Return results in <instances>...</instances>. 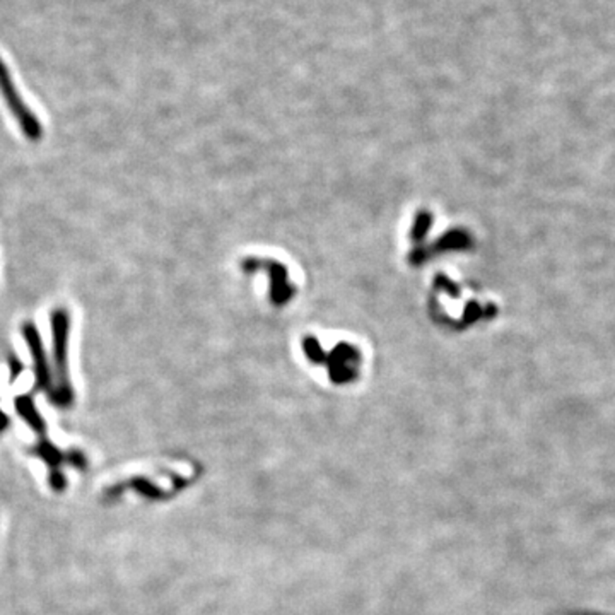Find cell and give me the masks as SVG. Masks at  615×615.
I'll list each match as a JSON object with an SVG mask.
<instances>
[{"instance_id": "1", "label": "cell", "mask_w": 615, "mask_h": 615, "mask_svg": "<svg viewBox=\"0 0 615 615\" xmlns=\"http://www.w3.org/2000/svg\"><path fill=\"white\" fill-rule=\"evenodd\" d=\"M69 315L65 310H55L52 313L53 328V362H55V388L52 400L57 406H69L72 402L69 374H67V347H69Z\"/></svg>"}, {"instance_id": "2", "label": "cell", "mask_w": 615, "mask_h": 615, "mask_svg": "<svg viewBox=\"0 0 615 615\" xmlns=\"http://www.w3.org/2000/svg\"><path fill=\"white\" fill-rule=\"evenodd\" d=\"M0 91H2L4 99H6L7 107L11 108L12 115L18 118L19 127L24 132V136H26L29 141H40L43 129H41L38 118L33 115L26 104L23 103L14 82H12L9 70H7V67L2 60H0Z\"/></svg>"}, {"instance_id": "3", "label": "cell", "mask_w": 615, "mask_h": 615, "mask_svg": "<svg viewBox=\"0 0 615 615\" xmlns=\"http://www.w3.org/2000/svg\"><path fill=\"white\" fill-rule=\"evenodd\" d=\"M23 335H24V339H26L29 351H31V354H33V361H35V373H36L38 388H45V386L50 383V373H48V366H46L43 345H41V340H40V335H38L36 327L33 325L31 322L24 323Z\"/></svg>"}, {"instance_id": "4", "label": "cell", "mask_w": 615, "mask_h": 615, "mask_svg": "<svg viewBox=\"0 0 615 615\" xmlns=\"http://www.w3.org/2000/svg\"><path fill=\"white\" fill-rule=\"evenodd\" d=\"M16 406H18L19 414L28 420V424H31L33 428L36 429V431H43V429H45L43 419H41V417L38 415V412H36L35 406H33L31 398L19 397L18 400H16Z\"/></svg>"}, {"instance_id": "5", "label": "cell", "mask_w": 615, "mask_h": 615, "mask_svg": "<svg viewBox=\"0 0 615 615\" xmlns=\"http://www.w3.org/2000/svg\"><path fill=\"white\" fill-rule=\"evenodd\" d=\"M40 453H41V457L46 458V460H48L50 463H55V465H57V463L60 462V453H58L55 448H52V446H50V445H46V443L41 445L40 446Z\"/></svg>"}, {"instance_id": "6", "label": "cell", "mask_w": 615, "mask_h": 615, "mask_svg": "<svg viewBox=\"0 0 615 615\" xmlns=\"http://www.w3.org/2000/svg\"><path fill=\"white\" fill-rule=\"evenodd\" d=\"M11 368H12L11 380H16V378L19 376V373H21V369H23V366H21V362L18 359H16V357H11Z\"/></svg>"}, {"instance_id": "7", "label": "cell", "mask_w": 615, "mask_h": 615, "mask_svg": "<svg viewBox=\"0 0 615 615\" xmlns=\"http://www.w3.org/2000/svg\"><path fill=\"white\" fill-rule=\"evenodd\" d=\"M52 486L55 489H62V487H64L65 486L64 475L58 474V472H55V474H52Z\"/></svg>"}]
</instances>
